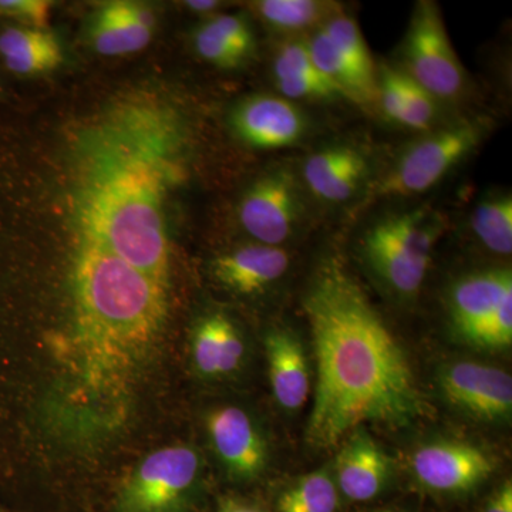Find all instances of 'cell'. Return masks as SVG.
Wrapping results in <instances>:
<instances>
[{"label":"cell","instance_id":"6da1fadb","mask_svg":"<svg viewBox=\"0 0 512 512\" xmlns=\"http://www.w3.org/2000/svg\"><path fill=\"white\" fill-rule=\"evenodd\" d=\"M173 107L128 97L86 124L72 144L79 239L168 285V191L183 177L185 134Z\"/></svg>","mask_w":512,"mask_h":512},{"label":"cell","instance_id":"7a4b0ae2","mask_svg":"<svg viewBox=\"0 0 512 512\" xmlns=\"http://www.w3.org/2000/svg\"><path fill=\"white\" fill-rule=\"evenodd\" d=\"M302 305L316 362L312 447H338L365 424L403 429L430 416L403 346L339 259L319 266Z\"/></svg>","mask_w":512,"mask_h":512},{"label":"cell","instance_id":"3957f363","mask_svg":"<svg viewBox=\"0 0 512 512\" xmlns=\"http://www.w3.org/2000/svg\"><path fill=\"white\" fill-rule=\"evenodd\" d=\"M69 359L86 402L126 399L163 335L168 285L119 256L77 239Z\"/></svg>","mask_w":512,"mask_h":512},{"label":"cell","instance_id":"277c9868","mask_svg":"<svg viewBox=\"0 0 512 512\" xmlns=\"http://www.w3.org/2000/svg\"><path fill=\"white\" fill-rule=\"evenodd\" d=\"M407 76L434 99L454 100L466 89L467 74L451 45L439 5L421 0L404 42Z\"/></svg>","mask_w":512,"mask_h":512},{"label":"cell","instance_id":"5b68a950","mask_svg":"<svg viewBox=\"0 0 512 512\" xmlns=\"http://www.w3.org/2000/svg\"><path fill=\"white\" fill-rule=\"evenodd\" d=\"M480 121L443 128L410 147L377 188L380 197L423 194L441 180L483 140Z\"/></svg>","mask_w":512,"mask_h":512},{"label":"cell","instance_id":"8992f818","mask_svg":"<svg viewBox=\"0 0 512 512\" xmlns=\"http://www.w3.org/2000/svg\"><path fill=\"white\" fill-rule=\"evenodd\" d=\"M200 470L194 448H160L141 461L121 488L123 512H167L180 503Z\"/></svg>","mask_w":512,"mask_h":512},{"label":"cell","instance_id":"52a82bcc","mask_svg":"<svg viewBox=\"0 0 512 512\" xmlns=\"http://www.w3.org/2000/svg\"><path fill=\"white\" fill-rule=\"evenodd\" d=\"M410 467L424 488L444 494L471 491L494 471L493 460L480 447L448 440L417 448L410 458Z\"/></svg>","mask_w":512,"mask_h":512},{"label":"cell","instance_id":"ba28073f","mask_svg":"<svg viewBox=\"0 0 512 512\" xmlns=\"http://www.w3.org/2000/svg\"><path fill=\"white\" fill-rule=\"evenodd\" d=\"M444 399L451 406L484 421H505L512 412V379L498 367L474 362L444 366L439 376Z\"/></svg>","mask_w":512,"mask_h":512},{"label":"cell","instance_id":"9c48e42d","mask_svg":"<svg viewBox=\"0 0 512 512\" xmlns=\"http://www.w3.org/2000/svg\"><path fill=\"white\" fill-rule=\"evenodd\" d=\"M298 187L289 171L265 175L247 191L239 205V221L262 245L279 247L298 224Z\"/></svg>","mask_w":512,"mask_h":512},{"label":"cell","instance_id":"30bf717a","mask_svg":"<svg viewBox=\"0 0 512 512\" xmlns=\"http://www.w3.org/2000/svg\"><path fill=\"white\" fill-rule=\"evenodd\" d=\"M232 127L248 146L274 150L298 143L308 130V120L285 97L258 94L238 104Z\"/></svg>","mask_w":512,"mask_h":512},{"label":"cell","instance_id":"8fae6325","mask_svg":"<svg viewBox=\"0 0 512 512\" xmlns=\"http://www.w3.org/2000/svg\"><path fill=\"white\" fill-rule=\"evenodd\" d=\"M212 447L228 473L242 480L264 471L268 448L254 421L238 407H218L207 417Z\"/></svg>","mask_w":512,"mask_h":512},{"label":"cell","instance_id":"7c38bea8","mask_svg":"<svg viewBox=\"0 0 512 512\" xmlns=\"http://www.w3.org/2000/svg\"><path fill=\"white\" fill-rule=\"evenodd\" d=\"M340 446L335 481L339 493L355 503L375 500L392 476V460L362 429L350 434Z\"/></svg>","mask_w":512,"mask_h":512},{"label":"cell","instance_id":"4fadbf2b","mask_svg":"<svg viewBox=\"0 0 512 512\" xmlns=\"http://www.w3.org/2000/svg\"><path fill=\"white\" fill-rule=\"evenodd\" d=\"M269 382L276 402L289 412L301 409L311 396V369L302 343L286 329H276L265 339Z\"/></svg>","mask_w":512,"mask_h":512},{"label":"cell","instance_id":"5bb4252c","mask_svg":"<svg viewBox=\"0 0 512 512\" xmlns=\"http://www.w3.org/2000/svg\"><path fill=\"white\" fill-rule=\"evenodd\" d=\"M288 265L285 249L261 244L218 256L212 262V272L232 291L252 295L282 278Z\"/></svg>","mask_w":512,"mask_h":512},{"label":"cell","instance_id":"9a60e30c","mask_svg":"<svg viewBox=\"0 0 512 512\" xmlns=\"http://www.w3.org/2000/svg\"><path fill=\"white\" fill-rule=\"evenodd\" d=\"M512 293L510 269H491L458 279L450 292V316L461 338H466Z\"/></svg>","mask_w":512,"mask_h":512},{"label":"cell","instance_id":"2e32d148","mask_svg":"<svg viewBox=\"0 0 512 512\" xmlns=\"http://www.w3.org/2000/svg\"><path fill=\"white\" fill-rule=\"evenodd\" d=\"M366 171V157L357 148L336 146L312 154L303 167V178L320 200L343 202L355 194Z\"/></svg>","mask_w":512,"mask_h":512},{"label":"cell","instance_id":"e0dca14e","mask_svg":"<svg viewBox=\"0 0 512 512\" xmlns=\"http://www.w3.org/2000/svg\"><path fill=\"white\" fill-rule=\"evenodd\" d=\"M363 249L377 274L402 295L419 292L430 262L412 258L392 237L382 221L367 232Z\"/></svg>","mask_w":512,"mask_h":512},{"label":"cell","instance_id":"ac0fdd59","mask_svg":"<svg viewBox=\"0 0 512 512\" xmlns=\"http://www.w3.org/2000/svg\"><path fill=\"white\" fill-rule=\"evenodd\" d=\"M0 55L5 57L10 72L33 76L52 72L63 63L59 39L47 29H6L0 35Z\"/></svg>","mask_w":512,"mask_h":512},{"label":"cell","instance_id":"d6986e66","mask_svg":"<svg viewBox=\"0 0 512 512\" xmlns=\"http://www.w3.org/2000/svg\"><path fill=\"white\" fill-rule=\"evenodd\" d=\"M306 43L319 72L325 74L330 82L335 83L345 94L346 99L359 101V103L376 100L377 83L370 82L357 72L349 60L333 45L325 29L316 30L315 35Z\"/></svg>","mask_w":512,"mask_h":512},{"label":"cell","instance_id":"ffe728a7","mask_svg":"<svg viewBox=\"0 0 512 512\" xmlns=\"http://www.w3.org/2000/svg\"><path fill=\"white\" fill-rule=\"evenodd\" d=\"M382 222L407 254L417 261L427 262H430L431 252L446 224L439 212L427 207L394 215Z\"/></svg>","mask_w":512,"mask_h":512},{"label":"cell","instance_id":"44dd1931","mask_svg":"<svg viewBox=\"0 0 512 512\" xmlns=\"http://www.w3.org/2000/svg\"><path fill=\"white\" fill-rule=\"evenodd\" d=\"M254 6L266 25L288 33L325 25L340 12L336 3L320 0H261Z\"/></svg>","mask_w":512,"mask_h":512},{"label":"cell","instance_id":"7402d4cb","mask_svg":"<svg viewBox=\"0 0 512 512\" xmlns=\"http://www.w3.org/2000/svg\"><path fill=\"white\" fill-rule=\"evenodd\" d=\"M339 490L328 468L299 478L278 501V512H336Z\"/></svg>","mask_w":512,"mask_h":512},{"label":"cell","instance_id":"603a6c76","mask_svg":"<svg viewBox=\"0 0 512 512\" xmlns=\"http://www.w3.org/2000/svg\"><path fill=\"white\" fill-rule=\"evenodd\" d=\"M87 39L103 56H124L141 50L116 0L103 3L93 13L87 26Z\"/></svg>","mask_w":512,"mask_h":512},{"label":"cell","instance_id":"cb8c5ba5","mask_svg":"<svg viewBox=\"0 0 512 512\" xmlns=\"http://www.w3.org/2000/svg\"><path fill=\"white\" fill-rule=\"evenodd\" d=\"M478 239L495 254L512 252V200L510 195L481 202L473 215Z\"/></svg>","mask_w":512,"mask_h":512},{"label":"cell","instance_id":"d4e9b609","mask_svg":"<svg viewBox=\"0 0 512 512\" xmlns=\"http://www.w3.org/2000/svg\"><path fill=\"white\" fill-rule=\"evenodd\" d=\"M322 28L328 33L336 49L349 60L357 72L370 82L377 83L375 62L356 20L340 10Z\"/></svg>","mask_w":512,"mask_h":512},{"label":"cell","instance_id":"484cf974","mask_svg":"<svg viewBox=\"0 0 512 512\" xmlns=\"http://www.w3.org/2000/svg\"><path fill=\"white\" fill-rule=\"evenodd\" d=\"M397 82L403 101L402 126L413 130H429L436 117V99L403 70L397 69Z\"/></svg>","mask_w":512,"mask_h":512},{"label":"cell","instance_id":"4316f807","mask_svg":"<svg viewBox=\"0 0 512 512\" xmlns=\"http://www.w3.org/2000/svg\"><path fill=\"white\" fill-rule=\"evenodd\" d=\"M464 340L477 348H508L512 342V293H508L495 311L471 330Z\"/></svg>","mask_w":512,"mask_h":512},{"label":"cell","instance_id":"83f0119b","mask_svg":"<svg viewBox=\"0 0 512 512\" xmlns=\"http://www.w3.org/2000/svg\"><path fill=\"white\" fill-rule=\"evenodd\" d=\"M276 87L288 100H335L345 97L325 74H282L275 76ZM346 99V97H345Z\"/></svg>","mask_w":512,"mask_h":512},{"label":"cell","instance_id":"f1b7e54d","mask_svg":"<svg viewBox=\"0 0 512 512\" xmlns=\"http://www.w3.org/2000/svg\"><path fill=\"white\" fill-rule=\"evenodd\" d=\"M221 313L202 320L192 339V356L201 375L220 376Z\"/></svg>","mask_w":512,"mask_h":512},{"label":"cell","instance_id":"f546056e","mask_svg":"<svg viewBox=\"0 0 512 512\" xmlns=\"http://www.w3.org/2000/svg\"><path fill=\"white\" fill-rule=\"evenodd\" d=\"M204 25L247 59L254 53V32L244 16L222 13V15L212 16Z\"/></svg>","mask_w":512,"mask_h":512},{"label":"cell","instance_id":"4dcf8cb0","mask_svg":"<svg viewBox=\"0 0 512 512\" xmlns=\"http://www.w3.org/2000/svg\"><path fill=\"white\" fill-rule=\"evenodd\" d=\"M194 45L202 59L220 69H235L247 60V57L225 43L205 25H201L195 32Z\"/></svg>","mask_w":512,"mask_h":512},{"label":"cell","instance_id":"1f68e13d","mask_svg":"<svg viewBox=\"0 0 512 512\" xmlns=\"http://www.w3.org/2000/svg\"><path fill=\"white\" fill-rule=\"evenodd\" d=\"M52 2L47 0H0V16L15 19L26 28L47 29Z\"/></svg>","mask_w":512,"mask_h":512},{"label":"cell","instance_id":"d6a6232c","mask_svg":"<svg viewBox=\"0 0 512 512\" xmlns=\"http://www.w3.org/2000/svg\"><path fill=\"white\" fill-rule=\"evenodd\" d=\"M245 346L234 323L222 315L220 329V375H229L241 365Z\"/></svg>","mask_w":512,"mask_h":512},{"label":"cell","instance_id":"836d02e7","mask_svg":"<svg viewBox=\"0 0 512 512\" xmlns=\"http://www.w3.org/2000/svg\"><path fill=\"white\" fill-rule=\"evenodd\" d=\"M483 512H512V484L510 480L504 481L503 485L491 495Z\"/></svg>","mask_w":512,"mask_h":512},{"label":"cell","instance_id":"e575fe53","mask_svg":"<svg viewBox=\"0 0 512 512\" xmlns=\"http://www.w3.org/2000/svg\"><path fill=\"white\" fill-rule=\"evenodd\" d=\"M185 5H187L188 9L194 10V12L211 13L220 8L221 3L214 2V0H205V2L198 0V2H185Z\"/></svg>","mask_w":512,"mask_h":512},{"label":"cell","instance_id":"d590c367","mask_svg":"<svg viewBox=\"0 0 512 512\" xmlns=\"http://www.w3.org/2000/svg\"><path fill=\"white\" fill-rule=\"evenodd\" d=\"M218 512H262L258 508L251 507V505L238 503V501L228 500L221 505Z\"/></svg>","mask_w":512,"mask_h":512},{"label":"cell","instance_id":"8d00e7d4","mask_svg":"<svg viewBox=\"0 0 512 512\" xmlns=\"http://www.w3.org/2000/svg\"><path fill=\"white\" fill-rule=\"evenodd\" d=\"M383 512H397V511H383Z\"/></svg>","mask_w":512,"mask_h":512}]
</instances>
